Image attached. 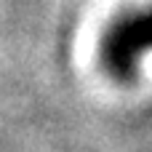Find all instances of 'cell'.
<instances>
[{
	"mask_svg": "<svg viewBox=\"0 0 152 152\" xmlns=\"http://www.w3.org/2000/svg\"><path fill=\"white\" fill-rule=\"evenodd\" d=\"M150 45V19L147 13H136L131 19H123L110 35H107V43H104V64L120 75V77H128L136 59L147 51Z\"/></svg>",
	"mask_w": 152,
	"mask_h": 152,
	"instance_id": "1",
	"label": "cell"
}]
</instances>
